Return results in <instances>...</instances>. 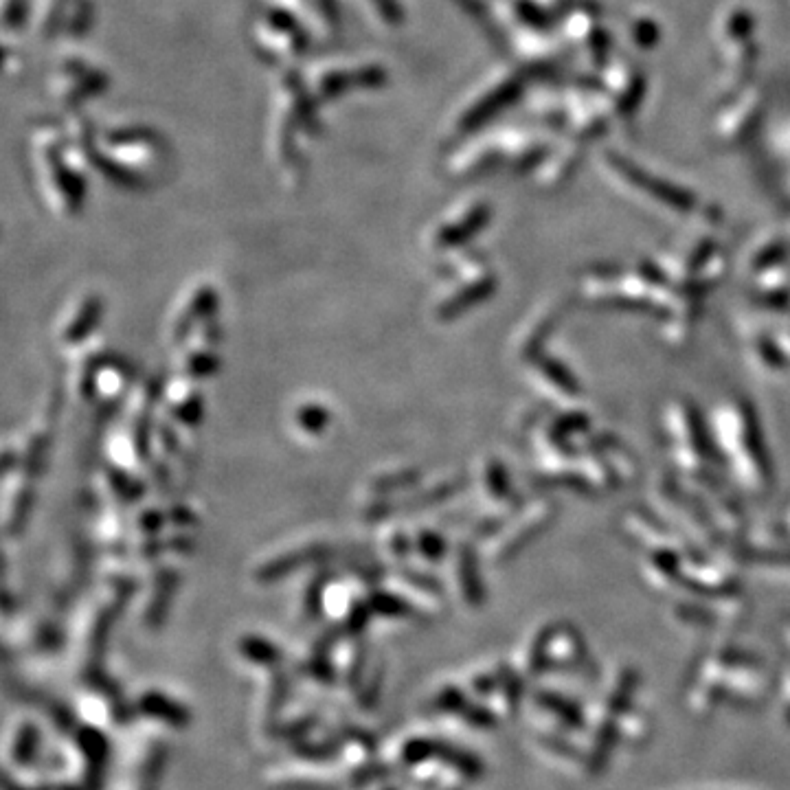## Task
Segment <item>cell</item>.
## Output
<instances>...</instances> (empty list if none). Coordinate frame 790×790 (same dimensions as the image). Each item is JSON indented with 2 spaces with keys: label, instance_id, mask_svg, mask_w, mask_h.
<instances>
[{
  "label": "cell",
  "instance_id": "6da1fadb",
  "mask_svg": "<svg viewBox=\"0 0 790 790\" xmlns=\"http://www.w3.org/2000/svg\"><path fill=\"white\" fill-rule=\"evenodd\" d=\"M365 0H358V7H363ZM369 16L371 20H376L378 25L382 27H389L393 22L400 20V11L395 7L393 0H371V7H369Z\"/></svg>",
  "mask_w": 790,
  "mask_h": 790
}]
</instances>
